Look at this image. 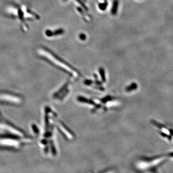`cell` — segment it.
Wrapping results in <instances>:
<instances>
[{"label": "cell", "mask_w": 173, "mask_h": 173, "mask_svg": "<svg viewBox=\"0 0 173 173\" xmlns=\"http://www.w3.org/2000/svg\"><path fill=\"white\" fill-rule=\"evenodd\" d=\"M68 79L54 91L52 94V98L57 103H63L66 100L71 92L72 85Z\"/></svg>", "instance_id": "8992f818"}, {"label": "cell", "mask_w": 173, "mask_h": 173, "mask_svg": "<svg viewBox=\"0 0 173 173\" xmlns=\"http://www.w3.org/2000/svg\"><path fill=\"white\" fill-rule=\"evenodd\" d=\"M54 122L56 129L63 138L67 141H73L76 138V134L69 127L59 118L57 113L54 111Z\"/></svg>", "instance_id": "5b68a950"}, {"label": "cell", "mask_w": 173, "mask_h": 173, "mask_svg": "<svg viewBox=\"0 0 173 173\" xmlns=\"http://www.w3.org/2000/svg\"><path fill=\"white\" fill-rule=\"evenodd\" d=\"M0 132L10 133L23 137H26L28 136L24 131L16 126L15 125L12 124L7 119L5 118V117L2 114L1 111Z\"/></svg>", "instance_id": "277c9868"}, {"label": "cell", "mask_w": 173, "mask_h": 173, "mask_svg": "<svg viewBox=\"0 0 173 173\" xmlns=\"http://www.w3.org/2000/svg\"><path fill=\"white\" fill-rule=\"evenodd\" d=\"M31 142L29 136L20 137L10 133L0 132V150H16Z\"/></svg>", "instance_id": "3957f363"}, {"label": "cell", "mask_w": 173, "mask_h": 173, "mask_svg": "<svg viewBox=\"0 0 173 173\" xmlns=\"http://www.w3.org/2000/svg\"><path fill=\"white\" fill-rule=\"evenodd\" d=\"M23 98L19 94L8 90H0V104L16 105L23 102Z\"/></svg>", "instance_id": "52a82bcc"}, {"label": "cell", "mask_w": 173, "mask_h": 173, "mask_svg": "<svg viewBox=\"0 0 173 173\" xmlns=\"http://www.w3.org/2000/svg\"><path fill=\"white\" fill-rule=\"evenodd\" d=\"M138 88V85L136 83H132L128 85L125 88V90L127 93H131L134 92L136 90H137Z\"/></svg>", "instance_id": "ba28073f"}, {"label": "cell", "mask_w": 173, "mask_h": 173, "mask_svg": "<svg viewBox=\"0 0 173 173\" xmlns=\"http://www.w3.org/2000/svg\"><path fill=\"white\" fill-rule=\"evenodd\" d=\"M54 109L45 106L43 110V126L38 137V145L43 154L47 157H54L58 154L56 138V128L54 120Z\"/></svg>", "instance_id": "6da1fadb"}, {"label": "cell", "mask_w": 173, "mask_h": 173, "mask_svg": "<svg viewBox=\"0 0 173 173\" xmlns=\"http://www.w3.org/2000/svg\"><path fill=\"white\" fill-rule=\"evenodd\" d=\"M77 100L79 104L89 108L92 114H102L118 107L121 104L118 97L107 95L102 97L79 95Z\"/></svg>", "instance_id": "7a4b0ae2"}]
</instances>
